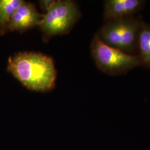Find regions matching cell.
<instances>
[{
  "instance_id": "1",
  "label": "cell",
  "mask_w": 150,
  "mask_h": 150,
  "mask_svg": "<svg viewBox=\"0 0 150 150\" xmlns=\"http://www.w3.org/2000/svg\"><path fill=\"white\" fill-rule=\"evenodd\" d=\"M7 70L30 90L46 92L54 88L56 71L54 61L44 54L16 53L8 58Z\"/></svg>"
},
{
  "instance_id": "2",
  "label": "cell",
  "mask_w": 150,
  "mask_h": 150,
  "mask_svg": "<svg viewBox=\"0 0 150 150\" xmlns=\"http://www.w3.org/2000/svg\"><path fill=\"white\" fill-rule=\"evenodd\" d=\"M143 21L141 16L136 15L106 20L97 35L107 45L137 56L138 36Z\"/></svg>"
},
{
  "instance_id": "3",
  "label": "cell",
  "mask_w": 150,
  "mask_h": 150,
  "mask_svg": "<svg viewBox=\"0 0 150 150\" xmlns=\"http://www.w3.org/2000/svg\"><path fill=\"white\" fill-rule=\"evenodd\" d=\"M91 52L97 68L110 76L126 75L141 66L137 56L126 54L103 43L97 33L91 41Z\"/></svg>"
},
{
  "instance_id": "4",
  "label": "cell",
  "mask_w": 150,
  "mask_h": 150,
  "mask_svg": "<svg viewBox=\"0 0 150 150\" xmlns=\"http://www.w3.org/2000/svg\"><path fill=\"white\" fill-rule=\"evenodd\" d=\"M81 16L78 4L71 0L56 1L45 14L38 27L43 35V41L47 42L55 36L68 33Z\"/></svg>"
},
{
  "instance_id": "5",
  "label": "cell",
  "mask_w": 150,
  "mask_h": 150,
  "mask_svg": "<svg viewBox=\"0 0 150 150\" xmlns=\"http://www.w3.org/2000/svg\"><path fill=\"white\" fill-rule=\"evenodd\" d=\"M43 15H40L32 3L24 1L11 18L8 31L23 32L40 25Z\"/></svg>"
},
{
  "instance_id": "6",
  "label": "cell",
  "mask_w": 150,
  "mask_h": 150,
  "mask_svg": "<svg viewBox=\"0 0 150 150\" xmlns=\"http://www.w3.org/2000/svg\"><path fill=\"white\" fill-rule=\"evenodd\" d=\"M144 0H107L104 2L105 21L135 16L145 8Z\"/></svg>"
},
{
  "instance_id": "7",
  "label": "cell",
  "mask_w": 150,
  "mask_h": 150,
  "mask_svg": "<svg viewBox=\"0 0 150 150\" xmlns=\"http://www.w3.org/2000/svg\"><path fill=\"white\" fill-rule=\"evenodd\" d=\"M137 56L141 63V66L150 70V23L143 21L139 28Z\"/></svg>"
},
{
  "instance_id": "8",
  "label": "cell",
  "mask_w": 150,
  "mask_h": 150,
  "mask_svg": "<svg viewBox=\"0 0 150 150\" xmlns=\"http://www.w3.org/2000/svg\"><path fill=\"white\" fill-rule=\"evenodd\" d=\"M23 0H0V35L8 32V25L11 18Z\"/></svg>"
},
{
  "instance_id": "9",
  "label": "cell",
  "mask_w": 150,
  "mask_h": 150,
  "mask_svg": "<svg viewBox=\"0 0 150 150\" xmlns=\"http://www.w3.org/2000/svg\"><path fill=\"white\" fill-rule=\"evenodd\" d=\"M56 1L54 0H40L38 1L41 9L46 13L54 5Z\"/></svg>"
}]
</instances>
